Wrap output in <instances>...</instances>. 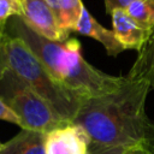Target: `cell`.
I'll return each instance as SVG.
<instances>
[{
    "instance_id": "1",
    "label": "cell",
    "mask_w": 154,
    "mask_h": 154,
    "mask_svg": "<svg viewBox=\"0 0 154 154\" xmlns=\"http://www.w3.org/2000/svg\"><path fill=\"white\" fill-rule=\"evenodd\" d=\"M149 90L144 79L126 73L114 91L83 100L72 123L82 126L94 144L154 149V120L146 111Z\"/></svg>"
},
{
    "instance_id": "2",
    "label": "cell",
    "mask_w": 154,
    "mask_h": 154,
    "mask_svg": "<svg viewBox=\"0 0 154 154\" xmlns=\"http://www.w3.org/2000/svg\"><path fill=\"white\" fill-rule=\"evenodd\" d=\"M6 30L10 36L24 41L55 81L82 101L112 93L125 81V76H112L89 64L77 38L51 41L30 29L20 17H12Z\"/></svg>"
},
{
    "instance_id": "3",
    "label": "cell",
    "mask_w": 154,
    "mask_h": 154,
    "mask_svg": "<svg viewBox=\"0 0 154 154\" xmlns=\"http://www.w3.org/2000/svg\"><path fill=\"white\" fill-rule=\"evenodd\" d=\"M5 49L8 70L46 100L64 120L73 122L82 100L55 81L20 38L7 34Z\"/></svg>"
},
{
    "instance_id": "4",
    "label": "cell",
    "mask_w": 154,
    "mask_h": 154,
    "mask_svg": "<svg viewBox=\"0 0 154 154\" xmlns=\"http://www.w3.org/2000/svg\"><path fill=\"white\" fill-rule=\"evenodd\" d=\"M0 85H2L0 96L17 114L22 129L46 134L65 123H70L64 120L46 100L10 70Z\"/></svg>"
},
{
    "instance_id": "5",
    "label": "cell",
    "mask_w": 154,
    "mask_h": 154,
    "mask_svg": "<svg viewBox=\"0 0 154 154\" xmlns=\"http://www.w3.org/2000/svg\"><path fill=\"white\" fill-rule=\"evenodd\" d=\"M90 138L82 126L65 123L45 134L46 154H88Z\"/></svg>"
},
{
    "instance_id": "6",
    "label": "cell",
    "mask_w": 154,
    "mask_h": 154,
    "mask_svg": "<svg viewBox=\"0 0 154 154\" xmlns=\"http://www.w3.org/2000/svg\"><path fill=\"white\" fill-rule=\"evenodd\" d=\"M20 4L22 12L19 17L30 29L51 41L67 40L46 0H20Z\"/></svg>"
},
{
    "instance_id": "7",
    "label": "cell",
    "mask_w": 154,
    "mask_h": 154,
    "mask_svg": "<svg viewBox=\"0 0 154 154\" xmlns=\"http://www.w3.org/2000/svg\"><path fill=\"white\" fill-rule=\"evenodd\" d=\"M112 18V31L125 48V51H136L137 53L148 41L152 30L141 26L134 20L125 10H116L111 13Z\"/></svg>"
},
{
    "instance_id": "8",
    "label": "cell",
    "mask_w": 154,
    "mask_h": 154,
    "mask_svg": "<svg viewBox=\"0 0 154 154\" xmlns=\"http://www.w3.org/2000/svg\"><path fill=\"white\" fill-rule=\"evenodd\" d=\"M73 31L78 32L81 35L91 37V38L96 40L97 42H100L105 47L106 53L109 57H118L122 52L125 51V48L120 45V42L116 37L114 32L112 30H108L105 26H102L90 14V12L87 10L85 6L82 10L81 17H79Z\"/></svg>"
},
{
    "instance_id": "9",
    "label": "cell",
    "mask_w": 154,
    "mask_h": 154,
    "mask_svg": "<svg viewBox=\"0 0 154 154\" xmlns=\"http://www.w3.org/2000/svg\"><path fill=\"white\" fill-rule=\"evenodd\" d=\"M0 154H46L45 132L22 129L14 137L2 143Z\"/></svg>"
},
{
    "instance_id": "10",
    "label": "cell",
    "mask_w": 154,
    "mask_h": 154,
    "mask_svg": "<svg viewBox=\"0 0 154 154\" xmlns=\"http://www.w3.org/2000/svg\"><path fill=\"white\" fill-rule=\"evenodd\" d=\"M47 5L54 13L59 28L63 34L69 38L71 31H73L84 4L82 0H46Z\"/></svg>"
},
{
    "instance_id": "11",
    "label": "cell",
    "mask_w": 154,
    "mask_h": 154,
    "mask_svg": "<svg viewBox=\"0 0 154 154\" xmlns=\"http://www.w3.org/2000/svg\"><path fill=\"white\" fill-rule=\"evenodd\" d=\"M128 75L144 79L149 84L150 89L154 90V29L148 41L137 53V59Z\"/></svg>"
},
{
    "instance_id": "12",
    "label": "cell",
    "mask_w": 154,
    "mask_h": 154,
    "mask_svg": "<svg viewBox=\"0 0 154 154\" xmlns=\"http://www.w3.org/2000/svg\"><path fill=\"white\" fill-rule=\"evenodd\" d=\"M125 11L141 26L148 30L154 28V0H135Z\"/></svg>"
},
{
    "instance_id": "13",
    "label": "cell",
    "mask_w": 154,
    "mask_h": 154,
    "mask_svg": "<svg viewBox=\"0 0 154 154\" xmlns=\"http://www.w3.org/2000/svg\"><path fill=\"white\" fill-rule=\"evenodd\" d=\"M20 12V0H0V24H7L10 18L19 17Z\"/></svg>"
},
{
    "instance_id": "14",
    "label": "cell",
    "mask_w": 154,
    "mask_h": 154,
    "mask_svg": "<svg viewBox=\"0 0 154 154\" xmlns=\"http://www.w3.org/2000/svg\"><path fill=\"white\" fill-rule=\"evenodd\" d=\"M6 38H7L6 24H0V82L4 79L5 75L8 71L7 55H6V49H5Z\"/></svg>"
},
{
    "instance_id": "15",
    "label": "cell",
    "mask_w": 154,
    "mask_h": 154,
    "mask_svg": "<svg viewBox=\"0 0 154 154\" xmlns=\"http://www.w3.org/2000/svg\"><path fill=\"white\" fill-rule=\"evenodd\" d=\"M0 120H5L12 124H16L20 126V120L17 117V114L12 111V108L8 106V103L0 96Z\"/></svg>"
},
{
    "instance_id": "16",
    "label": "cell",
    "mask_w": 154,
    "mask_h": 154,
    "mask_svg": "<svg viewBox=\"0 0 154 154\" xmlns=\"http://www.w3.org/2000/svg\"><path fill=\"white\" fill-rule=\"evenodd\" d=\"M126 147H105L90 142L88 154H123Z\"/></svg>"
},
{
    "instance_id": "17",
    "label": "cell",
    "mask_w": 154,
    "mask_h": 154,
    "mask_svg": "<svg viewBox=\"0 0 154 154\" xmlns=\"http://www.w3.org/2000/svg\"><path fill=\"white\" fill-rule=\"evenodd\" d=\"M134 1L135 0H103L105 8L108 14H111L116 10H126V7Z\"/></svg>"
},
{
    "instance_id": "18",
    "label": "cell",
    "mask_w": 154,
    "mask_h": 154,
    "mask_svg": "<svg viewBox=\"0 0 154 154\" xmlns=\"http://www.w3.org/2000/svg\"><path fill=\"white\" fill-rule=\"evenodd\" d=\"M123 154H154V149L146 144H135L126 147Z\"/></svg>"
},
{
    "instance_id": "19",
    "label": "cell",
    "mask_w": 154,
    "mask_h": 154,
    "mask_svg": "<svg viewBox=\"0 0 154 154\" xmlns=\"http://www.w3.org/2000/svg\"><path fill=\"white\" fill-rule=\"evenodd\" d=\"M1 147H2V143H1V142H0V148H1Z\"/></svg>"
}]
</instances>
